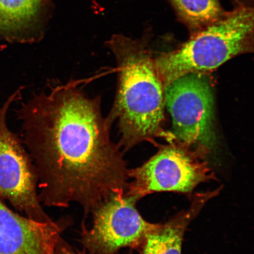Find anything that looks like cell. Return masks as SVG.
Listing matches in <instances>:
<instances>
[{
	"label": "cell",
	"mask_w": 254,
	"mask_h": 254,
	"mask_svg": "<svg viewBox=\"0 0 254 254\" xmlns=\"http://www.w3.org/2000/svg\"><path fill=\"white\" fill-rule=\"evenodd\" d=\"M77 80L34 94L18 111L24 142L36 167L40 201L53 207L80 205L84 217L125 193L128 169L101 97H88Z\"/></svg>",
	"instance_id": "cell-1"
},
{
	"label": "cell",
	"mask_w": 254,
	"mask_h": 254,
	"mask_svg": "<svg viewBox=\"0 0 254 254\" xmlns=\"http://www.w3.org/2000/svg\"><path fill=\"white\" fill-rule=\"evenodd\" d=\"M152 36L147 27L139 39L117 34L106 42L117 66L115 100L106 119L111 125L118 120L119 145L125 151L165 135V88L152 55Z\"/></svg>",
	"instance_id": "cell-2"
},
{
	"label": "cell",
	"mask_w": 254,
	"mask_h": 254,
	"mask_svg": "<svg viewBox=\"0 0 254 254\" xmlns=\"http://www.w3.org/2000/svg\"><path fill=\"white\" fill-rule=\"evenodd\" d=\"M254 47V7H233L176 49L159 54L154 63L165 88L183 75H206Z\"/></svg>",
	"instance_id": "cell-3"
},
{
	"label": "cell",
	"mask_w": 254,
	"mask_h": 254,
	"mask_svg": "<svg viewBox=\"0 0 254 254\" xmlns=\"http://www.w3.org/2000/svg\"><path fill=\"white\" fill-rule=\"evenodd\" d=\"M207 154L171 141L141 166L128 170L126 193L137 201L159 192L190 194L199 184L215 180L205 158Z\"/></svg>",
	"instance_id": "cell-4"
},
{
	"label": "cell",
	"mask_w": 254,
	"mask_h": 254,
	"mask_svg": "<svg viewBox=\"0 0 254 254\" xmlns=\"http://www.w3.org/2000/svg\"><path fill=\"white\" fill-rule=\"evenodd\" d=\"M164 101L172 117L174 140L208 155L217 140L214 94L206 75L175 79L165 88Z\"/></svg>",
	"instance_id": "cell-5"
},
{
	"label": "cell",
	"mask_w": 254,
	"mask_h": 254,
	"mask_svg": "<svg viewBox=\"0 0 254 254\" xmlns=\"http://www.w3.org/2000/svg\"><path fill=\"white\" fill-rule=\"evenodd\" d=\"M21 89L0 108V196L25 217L41 222H52L44 210L37 192L38 177L33 161L21 142L7 125L12 103L19 99Z\"/></svg>",
	"instance_id": "cell-6"
},
{
	"label": "cell",
	"mask_w": 254,
	"mask_h": 254,
	"mask_svg": "<svg viewBox=\"0 0 254 254\" xmlns=\"http://www.w3.org/2000/svg\"><path fill=\"white\" fill-rule=\"evenodd\" d=\"M136 200L126 192L114 195L92 212L93 224L82 225L80 243L90 254H116L123 248L139 250L155 224L145 221Z\"/></svg>",
	"instance_id": "cell-7"
},
{
	"label": "cell",
	"mask_w": 254,
	"mask_h": 254,
	"mask_svg": "<svg viewBox=\"0 0 254 254\" xmlns=\"http://www.w3.org/2000/svg\"><path fill=\"white\" fill-rule=\"evenodd\" d=\"M71 222L67 218L36 221L15 213L0 199V254H55Z\"/></svg>",
	"instance_id": "cell-8"
},
{
	"label": "cell",
	"mask_w": 254,
	"mask_h": 254,
	"mask_svg": "<svg viewBox=\"0 0 254 254\" xmlns=\"http://www.w3.org/2000/svg\"><path fill=\"white\" fill-rule=\"evenodd\" d=\"M52 0H0V39L34 43L43 38Z\"/></svg>",
	"instance_id": "cell-9"
},
{
	"label": "cell",
	"mask_w": 254,
	"mask_h": 254,
	"mask_svg": "<svg viewBox=\"0 0 254 254\" xmlns=\"http://www.w3.org/2000/svg\"><path fill=\"white\" fill-rule=\"evenodd\" d=\"M220 190L196 193L186 210L179 212L166 223L155 224L146 235L139 250L141 254H182L184 234L193 219Z\"/></svg>",
	"instance_id": "cell-10"
},
{
	"label": "cell",
	"mask_w": 254,
	"mask_h": 254,
	"mask_svg": "<svg viewBox=\"0 0 254 254\" xmlns=\"http://www.w3.org/2000/svg\"><path fill=\"white\" fill-rule=\"evenodd\" d=\"M177 20L194 34L223 17L227 11L220 0H167Z\"/></svg>",
	"instance_id": "cell-11"
},
{
	"label": "cell",
	"mask_w": 254,
	"mask_h": 254,
	"mask_svg": "<svg viewBox=\"0 0 254 254\" xmlns=\"http://www.w3.org/2000/svg\"><path fill=\"white\" fill-rule=\"evenodd\" d=\"M55 254H82L75 251L70 245L66 242L62 237H60L57 243Z\"/></svg>",
	"instance_id": "cell-12"
},
{
	"label": "cell",
	"mask_w": 254,
	"mask_h": 254,
	"mask_svg": "<svg viewBox=\"0 0 254 254\" xmlns=\"http://www.w3.org/2000/svg\"><path fill=\"white\" fill-rule=\"evenodd\" d=\"M233 7H254V0H228Z\"/></svg>",
	"instance_id": "cell-13"
}]
</instances>
